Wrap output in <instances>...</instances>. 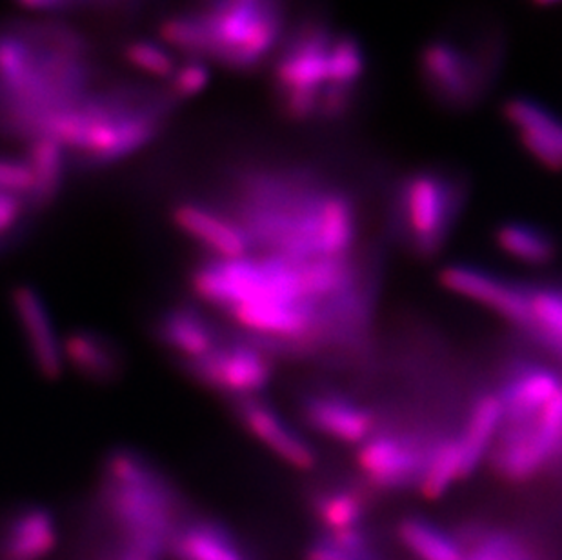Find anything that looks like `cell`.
<instances>
[{
	"label": "cell",
	"mask_w": 562,
	"mask_h": 560,
	"mask_svg": "<svg viewBox=\"0 0 562 560\" xmlns=\"http://www.w3.org/2000/svg\"><path fill=\"white\" fill-rule=\"evenodd\" d=\"M228 407L240 428L284 464L299 471L317 466L315 448L265 396L232 399Z\"/></svg>",
	"instance_id": "obj_11"
},
{
	"label": "cell",
	"mask_w": 562,
	"mask_h": 560,
	"mask_svg": "<svg viewBox=\"0 0 562 560\" xmlns=\"http://www.w3.org/2000/svg\"><path fill=\"white\" fill-rule=\"evenodd\" d=\"M504 116L514 126L522 148L544 168L562 169V119L539 102L514 97L504 104Z\"/></svg>",
	"instance_id": "obj_19"
},
{
	"label": "cell",
	"mask_w": 562,
	"mask_h": 560,
	"mask_svg": "<svg viewBox=\"0 0 562 560\" xmlns=\"http://www.w3.org/2000/svg\"><path fill=\"white\" fill-rule=\"evenodd\" d=\"M59 545V523L49 507L27 504L0 529V560H44Z\"/></svg>",
	"instance_id": "obj_20"
},
{
	"label": "cell",
	"mask_w": 562,
	"mask_h": 560,
	"mask_svg": "<svg viewBox=\"0 0 562 560\" xmlns=\"http://www.w3.org/2000/svg\"><path fill=\"white\" fill-rule=\"evenodd\" d=\"M494 470L508 482L533 481L562 459V388L547 404L504 417L492 449Z\"/></svg>",
	"instance_id": "obj_7"
},
{
	"label": "cell",
	"mask_w": 562,
	"mask_h": 560,
	"mask_svg": "<svg viewBox=\"0 0 562 560\" xmlns=\"http://www.w3.org/2000/svg\"><path fill=\"white\" fill-rule=\"evenodd\" d=\"M215 204L245 229L255 254L337 259L350 255L359 235L350 197L295 166L232 169L223 201Z\"/></svg>",
	"instance_id": "obj_2"
},
{
	"label": "cell",
	"mask_w": 562,
	"mask_h": 560,
	"mask_svg": "<svg viewBox=\"0 0 562 560\" xmlns=\"http://www.w3.org/2000/svg\"><path fill=\"white\" fill-rule=\"evenodd\" d=\"M462 208L461 186L436 169H420L403 180L397 193L398 223L415 254H439Z\"/></svg>",
	"instance_id": "obj_8"
},
{
	"label": "cell",
	"mask_w": 562,
	"mask_h": 560,
	"mask_svg": "<svg viewBox=\"0 0 562 560\" xmlns=\"http://www.w3.org/2000/svg\"><path fill=\"white\" fill-rule=\"evenodd\" d=\"M99 503L123 539L166 551L177 524L190 513L171 477L143 451L126 446L102 459Z\"/></svg>",
	"instance_id": "obj_5"
},
{
	"label": "cell",
	"mask_w": 562,
	"mask_h": 560,
	"mask_svg": "<svg viewBox=\"0 0 562 560\" xmlns=\"http://www.w3.org/2000/svg\"><path fill=\"white\" fill-rule=\"evenodd\" d=\"M504 407L499 393H484L473 402L464 421V428L457 435L461 446L464 477L472 475L477 470L499 437L503 428Z\"/></svg>",
	"instance_id": "obj_22"
},
{
	"label": "cell",
	"mask_w": 562,
	"mask_h": 560,
	"mask_svg": "<svg viewBox=\"0 0 562 560\" xmlns=\"http://www.w3.org/2000/svg\"><path fill=\"white\" fill-rule=\"evenodd\" d=\"M66 368L90 384H115L126 370V357L110 335L79 328L63 337Z\"/></svg>",
	"instance_id": "obj_21"
},
{
	"label": "cell",
	"mask_w": 562,
	"mask_h": 560,
	"mask_svg": "<svg viewBox=\"0 0 562 560\" xmlns=\"http://www.w3.org/2000/svg\"><path fill=\"white\" fill-rule=\"evenodd\" d=\"M398 539L420 560H467L461 539L420 517L404 518L398 524Z\"/></svg>",
	"instance_id": "obj_26"
},
{
	"label": "cell",
	"mask_w": 562,
	"mask_h": 560,
	"mask_svg": "<svg viewBox=\"0 0 562 560\" xmlns=\"http://www.w3.org/2000/svg\"><path fill=\"white\" fill-rule=\"evenodd\" d=\"M367 55L351 35L321 21L288 30L271 58V93L290 122H335L356 104Z\"/></svg>",
	"instance_id": "obj_3"
},
{
	"label": "cell",
	"mask_w": 562,
	"mask_h": 560,
	"mask_svg": "<svg viewBox=\"0 0 562 560\" xmlns=\"http://www.w3.org/2000/svg\"><path fill=\"white\" fill-rule=\"evenodd\" d=\"M310 506L323 534L361 528L362 518L367 515V499L361 490L351 486L318 490L313 493Z\"/></svg>",
	"instance_id": "obj_25"
},
{
	"label": "cell",
	"mask_w": 562,
	"mask_h": 560,
	"mask_svg": "<svg viewBox=\"0 0 562 560\" xmlns=\"http://www.w3.org/2000/svg\"><path fill=\"white\" fill-rule=\"evenodd\" d=\"M419 64L423 85L440 107L467 110L488 90L494 58L479 57L459 44L436 38L420 49Z\"/></svg>",
	"instance_id": "obj_10"
},
{
	"label": "cell",
	"mask_w": 562,
	"mask_h": 560,
	"mask_svg": "<svg viewBox=\"0 0 562 560\" xmlns=\"http://www.w3.org/2000/svg\"><path fill=\"white\" fill-rule=\"evenodd\" d=\"M299 412L310 429L339 445L361 446L375 434L372 410L337 390L318 388L304 393Z\"/></svg>",
	"instance_id": "obj_14"
},
{
	"label": "cell",
	"mask_w": 562,
	"mask_h": 560,
	"mask_svg": "<svg viewBox=\"0 0 562 560\" xmlns=\"http://www.w3.org/2000/svg\"><path fill=\"white\" fill-rule=\"evenodd\" d=\"M517 328L562 355V285H525V312Z\"/></svg>",
	"instance_id": "obj_23"
},
{
	"label": "cell",
	"mask_w": 562,
	"mask_h": 560,
	"mask_svg": "<svg viewBox=\"0 0 562 560\" xmlns=\"http://www.w3.org/2000/svg\"><path fill=\"white\" fill-rule=\"evenodd\" d=\"M190 288L199 301L223 313L257 302L313 301L304 285L303 260L279 255L206 257L191 268Z\"/></svg>",
	"instance_id": "obj_6"
},
{
	"label": "cell",
	"mask_w": 562,
	"mask_h": 560,
	"mask_svg": "<svg viewBox=\"0 0 562 560\" xmlns=\"http://www.w3.org/2000/svg\"><path fill=\"white\" fill-rule=\"evenodd\" d=\"M468 542L467 560H536L530 550L526 548L514 535L504 531H484L475 534Z\"/></svg>",
	"instance_id": "obj_30"
},
{
	"label": "cell",
	"mask_w": 562,
	"mask_h": 560,
	"mask_svg": "<svg viewBox=\"0 0 562 560\" xmlns=\"http://www.w3.org/2000/svg\"><path fill=\"white\" fill-rule=\"evenodd\" d=\"M288 33L284 0H188L160 27L182 57L232 71L268 63Z\"/></svg>",
	"instance_id": "obj_4"
},
{
	"label": "cell",
	"mask_w": 562,
	"mask_h": 560,
	"mask_svg": "<svg viewBox=\"0 0 562 560\" xmlns=\"http://www.w3.org/2000/svg\"><path fill=\"white\" fill-rule=\"evenodd\" d=\"M304 560H384L362 528L321 534L306 548Z\"/></svg>",
	"instance_id": "obj_28"
},
{
	"label": "cell",
	"mask_w": 562,
	"mask_h": 560,
	"mask_svg": "<svg viewBox=\"0 0 562 560\" xmlns=\"http://www.w3.org/2000/svg\"><path fill=\"white\" fill-rule=\"evenodd\" d=\"M533 2L539 5H553L559 4V2H562V0H533Z\"/></svg>",
	"instance_id": "obj_33"
},
{
	"label": "cell",
	"mask_w": 562,
	"mask_h": 560,
	"mask_svg": "<svg viewBox=\"0 0 562 560\" xmlns=\"http://www.w3.org/2000/svg\"><path fill=\"white\" fill-rule=\"evenodd\" d=\"M171 221L210 259H239L255 255L245 229L215 202L195 199L177 202L171 210Z\"/></svg>",
	"instance_id": "obj_13"
},
{
	"label": "cell",
	"mask_w": 562,
	"mask_h": 560,
	"mask_svg": "<svg viewBox=\"0 0 562 560\" xmlns=\"http://www.w3.org/2000/svg\"><path fill=\"white\" fill-rule=\"evenodd\" d=\"M0 193L24 202L30 213H35L37 177L24 149L16 155H0Z\"/></svg>",
	"instance_id": "obj_29"
},
{
	"label": "cell",
	"mask_w": 562,
	"mask_h": 560,
	"mask_svg": "<svg viewBox=\"0 0 562 560\" xmlns=\"http://www.w3.org/2000/svg\"><path fill=\"white\" fill-rule=\"evenodd\" d=\"M440 282L457 295L488 307L504 321L519 326L525 312V285L494 276L483 268L451 265L440 273Z\"/></svg>",
	"instance_id": "obj_17"
},
{
	"label": "cell",
	"mask_w": 562,
	"mask_h": 560,
	"mask_svg": "<svg viewBox=\"0 0 562 560\" xmlns=\"http://www.w3.org/2000/svg\"><path fill=\"white\" fill-rule=\"evenodd\" d=\"M497 244L504 254L526 266L550 265L558 255L553 238L530 224H504L497 229Z\"/></svg>",
	"instance_id": "obj_27"
},
{
	"label": "cell",
	"mask_w": 562,
	"mask_h": 560,
	"mask_svg": "<svg viewBox=\"0 0 562 560\" xmlns=\"http://www.w3.org/2000/svg\"><path fill=\"white\" fill-rule=\"evenodd\" d=\"M177 365L191 381L226 401L262 395L276 377V362L235 329H228L226 340L210 354Z\"/></svg>",
	"instance_id": "obj_9"
},
{
	"label": "cell",
	"mask_w": 562,
	"mask_h": 560,
	"mask_svg": "<svg viewBox=\"0 0 562 560\" xmlns=\"http://www.w3.org/2000/svg\"><path fill=\"white\" fill-rule=\"evenodd\" d=\"M108 69L90 38L60 19L0 24V137L54 143Z\"/></svg>",
	"instance_id": "obj_1"
},
{
	"label": "cell",
	"mask_w": 562,
	"mask_h": 560,
	"mask_svg": "<svg viewBox=\"0 0 562 560\" xmlns=\"http://www.w3.org/2000/svg\"><path fill=\"white\" fill-rule=\"evenodd\" d=\"M154 332L160 346L176 355L177 362L199 359L228 337V329L218 328L207 313L191 302H179L162 310L155 321Z\"/></svg>",
	"instance_id": "obj_16"
},
{
	"label": "cell",
	"mask_w": 562,
	"mask_h": 560,
	"mask_svg": "<svg viewBox=\"0 0 562 560\" xmlns=\"http://www.w3.org/2000/svg\"><path fill=\"white\" fill-rule=\"evenodd\" d=\"M11 304L35 370L46 381H59L66 370L63 337L57 334L46 299L32 284L15 285Z\"/></svg>",
	"instance_id": "obj_15"
},
{
	"label": "cell",
	"mask_w": 562,
	"mask_h": 560,
	"mask_svg": "<svg viewBox=\"0 0 562 560\" xmlns=\"http://www.w3.org/2000/svg\"><path fill=\"white\" fill-rule=\"evenodd\" d=\"M27 10L38 11L44 15H66V13H119L130 11L143 0H16Z\"/></svg>",
	"instance_id": "obj_31"
},
{
	"label": "cell",
	"mask_w": 562,
	"mask_h": 560,
	"mask_svg": "<svg viewBox=\"0 0 562 560\" xmlns=\"http://www.w3.org/2000/svg\"><path fill=\"white\" fill-rule=\"evenodd\" d=\"M462 479L467 477H464V462H462L461 446L457 435H446L431 440L426 451L419 482H417L419 492L426 499L436 501Z\"/></svg>",
	"instance_id": "obj_24"
},
{
	"label": "cell",
	"mask_w": 562,
	"mask_h": 560,
	"mask_svg": "<svg viewBox=\"0 0 562 560\" xmlns=\"http://www.w3.org/2000/svg\"><path fill=\"white\" fill-rule=\"evenodd\" d=\"M171 560H248L246 548L228 524L188 513L168 542Z\"/></svg>",
	"instance_id": "obj_18"
},
{
	"label": "cell",
	"mask_w": 562,
	"mask_h": 560,
	"mask_svg": "<svg viewBox=\"0 0 562 560\" xmlns=\"http://www.w3.org/2000/svg\"><path fill=\"white\" fill-rule=\"evenodd\" d=\"M430 443L403 432L373 434L357 451V464L368 484L379 490L417 486Z\"/></svg>",
	"instance_id": "obj_12"
},
{
	"label": "cell",
	"mask_w": 562,
	"mask_h": 560,
	"mask_svg": "<svg viewBox=\"0 0 562 560\" xmlns=\"http://www.w3.org/2000/svg\"><path fill=\"white\" fill-rule=\"evenodd\" d=\"M27 213L30 210L24 202L0 193V240L11 237V233L15 232Z\"/></svg>",
	"instance_id": "obj_32"
}]
</instances>
